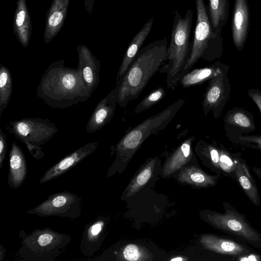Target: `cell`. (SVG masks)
I'll return each mask as SVG.
<instances>
[{"label": "cell", "mask_w": 261, "mask_h": 261, "mask_svg": "<svg viewBox=\"0 0 261 261\" xmlns=\"http://www.w3.org/2000/svg\"><path fill=\"white\" fill-rule=\"evenodd\" d=\"M219 166L222 175L234 177V171L240 153H230L223 145H220Z\"/></svg>", "instance_id": "29"}, {"label": "cell", "mask_w": 261, "mask_h": 261, "mask_svg": "<svg viewBox=\"0 0 261 261\" xmlns=\"http://www.w3.org/2000/svg\"><path fill=\"white\" fill-rule=\"evenodd\" d=\"M252 169L253 172L257 175L258 178L261 180V168L258 167L253 166Z\"/></svg>", "instance_id": "40"}, {"label": "cell", "mask_w": 261, "mask_h": 261, "mask_svg": "<svg viewBox=\"0 0 261 261\" xmlns=\"http://www.w3.org/2000/svg\"><path fill=\"white\" fill-rule=\"evenodd\" d=\"M248 94L258 106L261 112V92L256 90H250Z\"/></svg>", "instance_id": "37"}, {"label": "cell", "mask_w": 261, "mask_h": 261, "mask_svg": "<svg viewBox=\"0 0 261 261\" xmlns=\"http://www.w3.org/2000/svg\"><path fill=\"white\" fill-rule=\"evenodd\" d=\"M119 86L115 87L96 105L86 127L88 133H94L111 120L118 105Z\"/></svg>", "instance_id": "13"}, {"label": "cell", "mask_w": 261, "mask_h": 261, "mask_svg": "<svg viewBox=\"0 0 261 261\" xmlns=\"http://www.w3.org/2000/svg\"><path fill=\"white\" fill-rule=\"evenodd\" d=\"M70 0H51L45 19L44 41L49 43L58 34L65 21Z\"/></svg>", "instance_id": "17"}, {"label": "cell", "mask_w": 261, "mask_h": 261, "mask_svg": "<svg viewBox=\"0 0 261 261\" xmlns=\"http://www.w3.org/2000/svg\"><path fill=\"white\" fill-rule=\"evenodd\" d=\"M13 26L17 39L23 47H27L32 33V25L26 0H17Z\"/></svg>", "instance_id": "21"}, {"label": "cell", "mask_w": 261, "mask_h": 261, "mask_svg": "<svg viewBox=\"0 0 261 261\" xmlns=\"http://www.w3.org/2000/svg\"><path fill=\"white\" fill-rule=\"evenodd\" d=\"M225 88L223 71L209 80L202 102V110L205 116L213 111L214 116L215 118L218 117L221 105L225 99Z\"/></svg>", "instance_id": "16"}, {"label": "cell", "mask_w": 261, "mask_h": 261, "mask_svg": "<svg viewBox=\"0 0 261 261\" xmlns=\"http://www.w3.org/2000/svg\"><path fill=\"white\" fill-rule=\"evenodd\" d=\"M12 78L9 69L0 65V117L8 105L12 93Z\"/></svg>", "instance_id": "28"}, {"label": "cell", "mask_w": 261, "mask_h": 261, "mask_svg": "<svg viewBox=\"0 0 261 261\" xmlns=\"http://www.w3.org/2000/svg\"><path fill=\"white\" fill-rule=\"evenodd\" d=\"M27 175L25 155L21 148L13 142L9 153V171L7 182L12 189H18L24 181Z\"/></svg>", "instance_id": "20"}, {"label": "cell", "mask_w": 261, "mask_h": 261, "mask_svg": "<svg viewBox=\"0 0 261 261\" xmlns=\"http://www.w3.org/2000/svg\"><path fill=\"white\" fill-rule=\"evenodd\" d=\"M170 260L172 261H173H173H176V260L179 261V260H183L184 259L181 257H175V258H172Z\"/></svg>", "instance_id": "41"}, {"label": "cell", "mask_w": 261, "mask_h": 261, "mask_svg": "<svg viewBox=\"0 0 261 261\" xmlns=\"http://www.w3.org/2000/svg\"><path fill=\"white\" fill-rule=\"evenodd\" d=\"M195 140V137L192 136L184 140L173 151L165 163L163 170L165 176L171 175L193 159V144Z\"/></svg>", "instance_id": "19"}, {"label": "cell", "mask_w": 261, "mask_h": 261, "mask_svg": "<svg viewBox=\"0 0 261 261\" xmlns=\"http://www.w3.org/2000/svg\"><path fill=\"white\" fill-rule=\"evenodd\" d=\"M7 151V143L5 134L0 128V170L3 166Z\"/></svg>", "instance_id": "34"}, {"label": "cell", "mask_w": 261, "mask_h": 261, "mask_svg": "<svg viewBox=\"0 0 261 261\" xmlns=\"http://www.w3.org/2000/svg\"><path fill=\"white\" fill-rule=\"evenodd\" d=\"M10 134L24 144L30 143L41 146L48 141L59 131L56 125L48 119L25 118L9 121Z\"/></svg>", "instance_id": "9"}, {"label": "cell", "mask_w": 261, "mask_h": 261, "mask_svg": "<svg viewBox=\"0 0 261 261\" xmlns=\"http://www.w3.org/2000/svg\"><path fill=\"white\" fill-rule=\"evenodd\" d=\"M108 224V219L100 216L85 225L80 246L83 255L92 257L100 249L106 235Z\"/></svg>", "instance_id": "11"}, {"label": "cell", "mask_w": 261, "mask_h": 261, "mask_svg": "<svg viewBox=\"0 0 261 261\" xmlns=\"http://www.w3.org/2000/svg\"><path fill=\"white\" fill-rule=\"evenodd\" d=\"M194 149L205 165L216 174L222 175L219 166V147L216 142L210 144L203 140H199Z\"/></svg>", "instance_id": "24"}, {"label": "cell", "mask_w": 261, "mask_h": 261, "mask_svg": "<svg viewBox=\"0 0 261 261\" xmlns=\"http://www.w3.org/2000/svg\"><path fill=\"white\" fill-rule=\"evenodd\" d=\"M167 45V38H164L139 50L118 85L120 107L125 108L129 101L137 99L150 79L160 71L165 62Z\"/></svg>", "instance_id": "2"}, {"label": "cell", "mask_w": 261, "mask_h": 261, "mask_svg": "<svg viewBox=\"0 0 261 261\" xmlns=\"http://www.w3.org/2000/svg\"><path fill=\"white\" fill-rule=\"evenodd\" d=\"M82 208L81 197L70 192L63 191L48 195L45 200L27 213L41 217L58 216L72 220L80 217Z\"/></svg>", "instance_id": "8"}, {"label": "cell", "mask_w": 261, "mask_h": 261, "mask_svg": "<svg viewBox=\"0 0 261 261\" xmlns=\"http://www.w3.org/2000/svg\"><path fill=\"white\" fill-rule=\"evenodd\" d=\"M21 246L17 256L22 261H54L65 250L71 236L50 228L36 229L29 234L19 232Z\"/></svg>", "instance_id": "5"}, {"label": "cell", "mask_w": 261, "mask_h": 261, "mask_svg": "<svg viewBox=\"0 0 261 261\" xmlns=\"http://www.w3.org/2000/svg\"><path fill=\"white\" fill-rule=\"evenodd\" d=\"M229 0H208V15L214 32L221 34L229 15Z\"/></svg>", "instance_id": "25"}, {"label": "cell", "mask_w": 261, "mask_h": 261, "mask_svg": "<svg viewBox=\"0 0 261 261\" xmlns=\"http://www.w3.org/2000/svg\"><path fill=\"white\" fill-rule=\"evenodd\" d=\"M166 95V91L162 87H159L147 95L136 107L134 113H141L150 109L158 103Z\"/></svg>", "instance_id": "30"}, {"label": "cell", "mask_w": 261, "mask_h": 261, "mask_svg": "<svg viewBox=\"0 0 261 261\" xmlns=\"http://www.w3.org/2000/svg\"><path fill=\"white\" fill-rule=\"evenodd\" d=\"M185 101L183 98L179 99L163 111L129 128L114 149L116 159L108 172V177L115 173L119 165L128 160L147 138L165 129Z\"/></svg>", "instance_id": "3"}, {"label": "cell", "mask_w": 261, "mask_h": 261, "mask_svg": "<svg viewBox=\"0 0 261 261\" xmlns=\"http://www.w3.org/2000/svg\"><path fill=\"white\" fill-rule=\"evenodd\" d=\"M227 122L242 128L252 129L253 124L250 118L244 112L236 111L229 113L227 118Z\"/></svg>", "instance_id": "32"}, {"label": "cell", "mask_w": 261, "mask_h": 261, "mask_svg": "<svg viewBox=\"0 0 261 261\" xmlns=\"http://www.w3.org/2000/svg\"><path fill=\"white\" fill-rule=\"evenodd\" d=\"M24 144L27 146L30 153L36 159L40 160L43 158L44 156V153L42 150L41 146L33 145L30 143H25Z\"/></svg>", "instance_id": "35"}, {"label": "cell", "mask_w": 261, "mask_h": 261, "mask_svg": "<svg viewBox=\"0 0 261 261\" xmlns=\"http://www.w3.org/2000/svg\"><path fill=\"white\" fill-rule=\"evenodd\" d=\"M195 1L196 9L195 31L190 56L182 71L181 78L200 59L212 60L218 49L221 48L223 42L221 34L216 33L213 30L207 7L203 0Z\"/></svg>", "instance_id": "6"}, {"label": "cell", "mask_w": 261, "mask_h": 261, "mask_svg": "<svg viewBox=\"0 0 261 261\" xmlns=\"http://www.w3.org/2000/svg\"><path fill=\"white\" fill-rule=\"evenodd\" d=\"M234 261H261V253L251 252L236 257Z\"/></svg>", "instance_id": "36"}, {"label": "cell", "mask_w": 261, "mask_h": 261, "mask_svg": "<svg viewBox=\"0 0 261 261\" xmlns=\"http://www.w3.org/2000/svg\"><path fill=\"white\" fill-rule=\"evenodd\" d=\"M221 176L210 175L198 167L187 166L180 170L178 180L182 184L206 188L216 185Z\"/></svg>", "instance_id": "23"}, {"label": "cell", "mask_w": 261, "mask_h": 261, "mask_svg": "<svg viewBox=\"0 0 261 261\" xmlns=\"http://www.w3.org/2000/svg\"><path fill=\"white\" fill-rule=\"evenodd\" d=\"M193 18V13L191 9H187L184 17L177 10L174 11L169 45L164 63L159 71L160 73L166 74L167 87L172 90L179 84L182 71L190 56Z\"/></svg>", "instance_id": "4"}, {"label": "cell", "mask_w": 261, "mask_h": 261, "mask_svg": "<svg viewBox=\"0 0 261 261\" xmlns=\"http://www.w3.org/2000/svg\"><path fill=\"white\" fill-rule=\"evenodd\" d=\"M239 139L244 146L261 150V135L241 136Z\"/></svg>", "instance_id": "33"}, {"label": "cell", "mask_w": 261, "mask_h": 261, "mask_svg": "<svg viewBox=\"0 0 261 261\" xmlns=\"http://www.w3.org/2000/svg\"><path fill=\"white\" fill-rule=\"evenodd\" d=\"M6 253V248L3 246L2 244H0V261L3 260L5 257Z\"/></svg>", "instance_id": "39"}, {"label": "cell", "mask_w": 261, "mask_h": 261, "mask_svg": "<svg viewBox=\"0 0 261 261\" xmlns=\"http://www.w3.org/2000/svg\"><path fill=\"white\" fill-rule=\"evenodd\" d=\"M118 255L120 259L130 261L147 260L148 254L144 249L135 244H128L122 249Z\"/></svg>", "instance_id": "31"}, {"label": "cell", "mask_w": 261, "mask_h": 261, "mask_svg": "<svg viewBox=\"0 0 261 261\" xmlns=\"http://www.w3.org/2000/svg\"><path fill=\"white\" fill-rule=\"evenodd\" d=\"M219 65V64L216 63L208 67L189 71L182 76L179 84L184 88L201 84L223 71Z\"/></svg>", "instance_id": "26"}, {"label": "cell", "mask_w": 261, "mask_h": 261, "mask_svg": "<svg viewBox=\"0 0 261 261\" xmlns=\"http://www.w3.org/2000/svg\"><path fill=\"white\" fill-rule=\"evenodd\" d=\"M200 242L205 249L220 255L225 260L234 261L238 256L256 251L249 245L232 237L204 234L201 236Z\"/></svg>", "instance_id": "10"}, {"label": "cell", "mask_w": 261, "mask_h": 261, "mask_svg": "<svg viewBox=\"0 0 261 261\" xmlns=\"http://www.w3.org/2000/svg\"><path fill=\"white\" fill-rule=\"evenodd\" d=\"M233 179L238 183L251 203L258 206L260 198L256 181L251 174L246 161L241 155L237 162Z\"/></svg>", "instance_id": "22"}, {"label": "cell", "mask_w": 261, "mask_h": 261, "mask_svg": "<svg viewBox=\"0 0 261 261\" xmlns=\"http://www.w3.org/2000/svg\"><path fill=\"white\" fill-rule=\"evenodd\" d=\"M250 27V10L247 0H235L231 20V34L236 47L241 50Z\"/></svg>", "instance_id": "14"}, {"label": "cell", "mask_w": 261, "mask_h": 261, "mask_svg": "<svg viewBox=\"0 0 261 261\" xmlns=\"http://www.w3.org/2000/svg\"><path fill=\"white\" fill-rule=\"evenodd\" d=\"M157 158L150 160L134 176L125 191L129 196L138 192L151 178Z\"/></svg>", "instance_id": "27"}, {"label": "cell", "mask_w": 261, "mask_h": 261, "mask_svg": "<svg viewBox=\"0 0 261 261\" xmlns=\"http://www.w3.org/2000/svg\"><path fill=\"white\" fill-rule=\"evenodd\" d=\"M95 0H84L86 12L90 14L93 10Z\"/></svg>", "instance_id": "38"}, {"label": "cell", "mask_w": 261, "mask_h": 261, "mask_svg": "<svg viewBox=\"0 0 261 261\" xmlns=\"http://www.w3.org/2000/svg\"><path fill=\"white\" fill-rule=\"evenodd\" d=\"M154 17H151L135 35L124 54L116 76V86L120 83L127 69L134 61L139 50L150 34L153 25Z\"/></svg>", "instance_id": "18"}, {"label": "cell", "mask_w": 261, "mask_h": 261, "mask_svg": "<svg viewBox=\"0 0 261 261\" xmlns=\"http://www.w3.org/2000/svg\"><path fill=\"white\" fill-rule=\"evenodd\" d=\"M77 52L78 57L77 68L81 73L88 90L92 94L99 84L100 61L84 45H78Z\"/></svg>", "instance_id": "15"}, {"label": "cell", "mask_w": 261, "mask_h": 261, "mask_svg": "<svg viewBox=\"0 0 261 261\" xmlns=\"http://www.w3.org/2000/svg\"><path fill=\"white\" fill-rule=\"evenodd\" d=\"M98 145L97 142L88 143L67 154L49 168L40 178L39 182H47L65 174L94 152Z\"/></svg>", "instance_id": "12"}, {"label": "cell", "mask_w": 261, "mask_h": 261, "mask_svg": "<svg viewBox=\"0 0 261 261\" xmlns=\"http://www.w3.org/2000/svg\"><path fill=\"white\" fill-rule=\"evenodd\" d=\"M64 63L63 59L51 63L37 88V96L51 108H70L91 96L80 70Z\"/></svg>", "instance_id": "1"}, {"label": "cell", "mask_w": 261, "mask_h": 261, "mask_svg": "<svg viewBox=\"0 0 261 261\" xmlns=\"http://www.w3.org/2000/svg\"><path fill=\"white\" fill-rule=\"evenodd\" d=\"M260 219H261V217H260Z\"/></svg>", "instance_id": "42"}, {"label": "cell", "mask_w": 261, "mask_h": 261, "mask_svg": "<svg viewBox=\"0 0 261 261\" xmlns=\"http://www.w3.org/2000/svg\"><path fill=\"white\" fill-rule=\"evenodd\" d=\"M222 205L224 213L205 211L204 220L215 228L261 249V233L251 226L245 215L227 202H224Z\"/></svg>", "instance_id": "7"}]
</instances>
